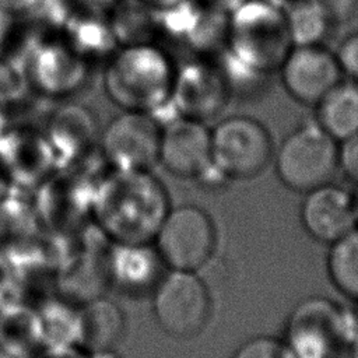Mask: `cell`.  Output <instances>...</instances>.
Segmentation results:
<instances>
[{
  "mask_svg": "<svg viewBox=\"0 0 358 358\" xmlns=\"http://www.w3.org/2000/svg\"><path fill=\"white\" fill-rule=\"evenodd\" d=\"M351 352H352V358H358V333L355 334L352 343H351V347H350Z\"/></svg>",
  "mask_w": 358,
  "mask_h": 358,
  "instance_id": "34",
  "label": "cell"
},
{
  "mask_svg": "<svg viewBox=\"0 0 358 358\" xmlns=\"http://www.w3.org/2000/svg\"><path fill=\"white\" fill-rule=\"evenodd\" d=\"M35 330L46 350L78 347V310L50 305L35 319Z\"/></svg>",
  "mask_w": 358,
  "mask_h": 358,
  "instance_id": "22",
  "label": "cell"
},
{
  "mask_svg": "<svg viewBox=\"0 0 358 358\" xmlns=\"http://www.w3.org/2000/svg\"><path fill=\"white\" fill-rule=\"evenodd\" d=\"M87 358H120L116 352L115 348L110 350H98L87 354Z\"/></svg>",
  "mask_w": 358,
  "mask_h": 358,
  "instance_id": "32",
  "label": "cell"
},
{
  "mask_svg": "<svg viewBox=\"0 0 358 358\" xmlns=\"http://www.w3.org/2000/svg\"><path fill=\"white\" fill-rule=\"evenodd\" d=\"M232 87L218 63L206 57L176 66L171 105L176 116L207 123L228 105Z\"/></svg>",
  "mask_w": 358,
  "mask_h": 358,
  "instance_id": "9",
  "label": "cell"
},
{
  "mask_svg": "<svg viewBox=\"0 0 358 358\" xmlns=\"http://www.w3.org/2000/svg\"><path fill=\"white\" fill-rule=\"evenodd\" d=\"M292 46L284 7L274 0H246L228 14L225 60L220 66L231 87L235 81H257L278 71Z\"/></svg>",
  "mask_w": 358,
  "mask_h": 358,
  "instance_id": "1",
  "label": "cell"
},
{
  "mask_svg": "<svg viewBox=\"0 0 358 358\" xmlns=\"http://www.w3.org/2000/svg\"><path fill=\"white\" fill-rule=\"evenodd\" d=\"M303 194L301 225L313 241L330 246L358 227L352 192L329 182Z\"/></svg>",
  "mask_w": 358,
  "mask_h": 358,
  "instance_id": "12",
  "label": "cell"
},
{
  "mask_svg": "<svg viewBox=\"0 0 358 358\" xmlns=\"http://www.w3.org/2000/svg\"><path fill=\"white\" fill-rule=\"evenodd\" d=\"M313 108L315 122L337 143L358 134V83L343 78Z\"/></svg>",
  "mask_w": 358,
  "mask_h": 358,
  "instance_id": "17",
  "label": "cell"
},
{
  "mask_svg": "<svg viewBox=\"0 0 358 358\" xmlns=\"http://www.w3.org/2000/svg\"><path fill=\"white\" fill-rule=\"evenodd\" d=\"M285 1H292V0H285Z\"/></svg>",
  "mask_w": 358,
  "mask_h": 358,
  "instance_id": "37",
  "label": "cell"
},
{
  "mask_svg": "<svg viewBox=\"0 0 358 358\" xmlns=\"http://www.w3.org/2000/svg\"><path fill=\"white\" fill-rule=\"evenodd\" d=\"M96 127L92 113L80 105L66 103L50 119V140L64 148H81L90 144Z\"/></svg>",
  "mask_w": 358,
  "mask_h": 358,
  "instance_id": "21",
  "label": "cell"
},
{
  "mask_svg": "<svg viewBox=\"0 0 358 358\" xmlns=\"http://www.w3.org/2000/svg\"><path fill=\"white\" fill-rule=\"evenodd\" d=\"M162 267L152 243H115L109 259L112 281L129 294L152 291L162 278Z\"/></svg>",
  "mask_w": 358,
  "mask_h": 358,
  "instance_id": "15",
  "label": "cell"
},
{
  "mask_svg": "<svg viewBox=\"0 0 358 358\" xmlns=\"http://www.w3.org/2000/svg\"><path fill=\"white\" fill-rule=\"evenodd\" d=\"M329 248L326 270L331 285L358 303V227Z\"/></svg>",
  "mask_w": 358,
  "mask_h": 358,
  "instance_id": "20",
  "label": "cell"
},
{
  "mask_svg": "<svg viewBox=\"0 0 358 358\" xmlns=\"http://www.w3.org/2000/svg\"><path fill=\"white\" fill-rule=\"evenodd\" d=\"M278 71L287 94L306 106H315L344 78L336 53L324 45L292 46Z\"/></svg>",
  "mask_w": 358,
  "mask_h": 358,
  "instance_id": "11",
  "label": "cell"
},
{
  "mask_svg": "<svg viewBox=\"0 0 358 358\" xmlns=\"http://www.w3.org/2000/svg\"><path fill=\"white\" fill-rule=\"evenodd\" d=\"M113 17L108 21L113 39L120 45L152 42L158 29L157 13L140 0H120L113 7Z\"/></svg>",
  "mask_w": 358,
  "mask_h": 358,
  "instance_id": "19",
  "label": "cell"
},
{
  "mask_svg": "<svg viewBox=\"0 0 358 358\" xmlns=\"http://www.w3.org/2000/svg\"><path fill=\"white\" fill-rule=\"evenodd\" d=\"M231 358H295L284 337L255 336L242 343Z\"/></svg>",
  "mask_w": 358,
  "mask_h": 358,
  "instance_id": "23",
  "label": "cell"
},
{
  "mask_svg": "<svg viewBox=\"0 0 358 358\" xmlns=\"http://www.w3.org/2000/svg\"><path fill=\"white\" fill-rule=\"evenodd\" d=\"M88 3L96 6V7H102V8H110L115 4H117L120 0H87Z\"/></svg>",
  "mask_w": 358,
  "mask_h": 358,
  "instance_id": "33",
  "label": "cell"
},
{
  "mask_svg": "<svg viewBox=\"0 0 358 358\" xmlns=\"http://www.w3.org/2000/svg\"><path fill=\"white\" fill-rule=\"evenodd\" d=\"M168 197L150 171H119L99 189L96 218L115 243H152Z\"/></svg>",
  "mask_w": 358,
  "mask_h": 358,
  "instance_id": "2",
  "label": "cell"
},
{
  "mask_svg": "<svg viewBox=\"0 0 358 358\" xmlns=\"http://www.w3.org/2000/svg\"><path fill=\"white\" fill-rule=\"evenodd\" d=\"M87 62L70 42H45L28 63L29 81L52 96H69L87 80Z\"/></svg>",
  "mask_w": 358,
  "mask_h": 358,
  "instance_id": "14",
  "label": "cell"
},
{
  "mask_svg": "<svg viewBox=\"0 0 358 358\" xmlns=\"http://www.w3.org/2000/svg\"><path fill=\"white\" fill-rule=\"evenodd\" d=\"M152 315L169 337L199 336L211 316V296L196 271L169 270L152 289Z\"/></svg>",
  "mask_w": 358,
  "mask_h": 358,
  "instance_id": "7",
  "label": "cell"
},
{
  "mask_svg": "<svg viewBox=\"0 0 358 358\" xmlns=\"http://www.w3.org/2000/svg\"><path fill=\"white\" fill-rule=\"evenodd\" d=\"M201 1H204L207 6L221 11L224 14H229L231 11L238 8L246 0H201Z\"/></svg>",
  "mask_w": 358,
  "mask_h": 358,
  "instance_id": "30",
  "label": "cell"
},
{
  "mask_svg": "<svg viewBox=\"0 0 358 358\" xmlns=\"http://www.w3.org/2000/svg\"><path fill=\"white\" fill-rule=\"evenodd\" d=\"M41 0H0V10L4 11H24L35 7Z\"/></svg>",
  "mask_w": 358,
  "mask_h": 358,
  "instance_id": "29",
  "label": "cell"
},
{
  "mask_svg": "<svg viewBox=\"0 0 358 358\" xmlns=\"http://www.w3.org/2000/svg\"><path fill=\"white\" fill-rule=\"evenodd\" d=\"M124 329V313L112 299L95 298L78 309V347L87 352L115 348Z\"/></svg>",
  "mask_w": 358,
  "mask_h": 358,
  "instance_id": "16",
  "label": "cell"
},
{
  "mask_svg": "<svg viewBox=\"0 0 358 358\" xmlns=\"http://www.w3.org/2000/svg\"><path fill=\"white\" fill-rule=\"evenodd\" d=\"M274 150L270 131L252 116H228L211 129V162L231 180L259 176L273 162Z\"/></svg>",
  "mask_w": 358,
  "mask_h": 358,
  "instance_id": "8",
  "label": "cell"
},
{
  "mask_svg": "<svg viewBox=\"0 0 358 358\" xmlns=\"http://www.w3.org/2000/svg\"><path fill=\"white\" fill-rule=\"evenodd\" d=\"M284 11L294 46L324 45L336 25L319 0H292Z\"/></svg>",
  "mask_w": 358,
  "mask_h": 358,
  "instance_id": "18",
  "label": "cell"
},
{
  "mask_svg": "<svg viewBox=\"0 0 358 358\" xmlns=\"http://www.w3.org/2000/svg\"><path fill=\"white\" fill-rule=\"evenodd\" d=\"M176 64L155 42L123 45L103 71L108 98L122 110L154 113L171 103Z\"/></svg>",
  "mask_w": 358,
  "mask_h": 358,
  "instance_id": "3",
  "label": "cell"
},
{
  "mask_svg": "<svg viewBox=\"0 0 358 358\" xmlns=\"http://www.w3.org/2000/svg\"><path fill=\"white\" fill-rule=\"evenodd\" d=\"M3 343V330H1V326H0V344Z\"/></svg>",
  "mask_w": 358,
  "mask_h": 358,
  "instance_id": "36",
  "label": "cell"
},
{
  "mask_svg": "<svg viewBox=\"0 0 358 358\" xmlns=\"http://www.w3.org/2000/svg\"><path fill=\"white\" fill-rule=\"evenodd\" d=\"M41 358H87L80 347H67L57 350H46Z\"/></svg>",
  "mask_w": 358,
  "mask_h": 358,
  "instance_id": "28",
  "label": "cell"
},
{
  "mask_svg": "<svg viewBox=\"0 0 358 358\" xmlns=\"http://www.w3.org/2000/svg\"><path fill=\"white\" fill-rule=\"evenodd\" d=\"M334 53L344 78L358 83V31L347 35Z\"/></svg>",
  "mask_w": 358,
  "mask_h": 358,
  "instance_id": "24",
  "label": "cell"
},
{
  "mask_svg": "<svg viewBox=\"0 0 358 358\" xmlns=\"http://www.w3.org/2000/svg\"><path fill=\"white\" fill-rule=\"evenodd\" d=\"M152 245L168 270L197 273L213 259L217 248L214 221L194 204L169 208Z\"/></svg>",
  "mask_w": 358,
  "mask_h": 358,
  "instance_id": "6",
  "label": "cell"
},
{
  "mask_svg": "<svg viewBox=\"0 0 358 358\" xmlns=\"http://www.w3.org/2000/svg\"><path fill=\"white\" fill-rule=\"evenodd\" d=\"M338 171L358 183V134L338 143Z\"/></svg>",
  "mask_w": 358,
  "mask_h": 358,
  "instance_id": "25",
  "label": "cell"
},
{
  "mask_svg": "<svg viewBox=\"0 0 358 358\" xmlns=\"http://www.w3.org/2000/svg\"><path fill=\"white\" fill-rule=\"evenodd\" d=\"M0 358H35L28 345L7 341L0 344Z\"/></svg>",
  "mask_w": 358,
  "mask_h": 358,
  "instance_id": "27",
  "label": "cell"
},
{
  "mask_svg": "<svg viewBox=\"0 0 358 358\" xmlns=\"http://www.w3.org/2000/svg\"><path fill=\"white\" fill-rule=\"evenodd\" d=\"M158 164L179 179H197L211 164V129L204 122L176 116L161 130Z\"/></svg>",
  "mask_w": 358,
  "mask_h": 358,
  "instance_id": "13",
  "label": "cell"
},
{
  "mask_svg": "<svg viewBox=\"0 0 358 358\" xmlns=\"http://www.w3.org/2000/svg\"><path fill=\"white\" fill-rule=\"evenodd\" d=\"M334 24L348 22L358 11V0H319Z\"/></svg>",
  "mask_w": 358,
  "mask_h": 358,
  "instance_id": "26",
  "label": "cell"
},
{
  "mask_svg": "<svg viewBox=\"0 0 358 358\" xmlns=\"http://www.w3.org/2000/svg\"><path fill=\"white\" fill-rule=\"evenodd\" d=\"M273 162L287 189L306 193L333 182L338 172V143L312 120L282 138L274 150Z\"/></svg>",
  "mask_w": 358,
  "mask_h": 358,
  "instance_id": "4",
  "label": "cell"
},
{
  "mask_svg": "<svg viewBox=\"0 0 358 358\" xmlns=\"http://www.w3.org/2000/svg\"><path fill=\"white\" fill-rule=\"evenodd\" d=\"M161 130L151 113L123 110L103 130L102 152L119 171H150L158 164Z\"/></svg>",
  "mask_w": 358,
  "mask_h": 358,
  "instance_id": "10",
  "label": "cell"
},
{
  "mask_svg": "<svg viewBox=\"0 0 358 358\" xmlns=\"http://www.w3.org/2000/svg\"><path fill=\"white\" fill-rule=\"evenodd\" d=\"M354 193V200H355V208H357V215H358V183H357V189L352 192Z\"/></svg>",
  "mask_w": 358,
  "mask_h": 358,
  "instance_id": "35",
  "label": "cell"
},
{
  "mask_svg": "<svg viewBox=\"0 0 358 358\" xmlns=\"http://www.w3.org/2000/svg\"><path fill=\"white\" fill-rule=\"evenodd\" d=\"M358 333V320L327 298L312 296L291 312L284 340L295 358H340Z\"/></svg>",
  "mask_w": 358,
  "mask_h": 358,
  "instance_id": "5",
  "label": "cell"
},
{
  "mask_svg": "<svg viewBox=\"0 0 358 358\" xmlns=\"http://www.w3.org/2000/svg\"><path fill=\"white\" fill-rule=\"evenodd\" d=\"M140 1H143L145 6L152 8L155 13H159L179 4L183 0H140Z\"/></svg>",
  "mask_w": 358,
  "mask_h": 358,
  "instance_id": "31",
  "label": "cell"
}]
</instances>
